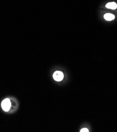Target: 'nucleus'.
Instances as JSON below:
<instances>
[{
    "mask_svg": "<svg viewBox=\"0 0 117 132\" xmlns=\"http://www.w3.org/2000/svg\"><path fill=\"white\" fill-rule=\"evenodd\" d=\"M11 105V104L10 99H8V98H6V99L3 100L1 103L2 107L5 112H8L10 110Z\"/></svg>",
    "mask_w": 117,
    "mask_h": 132,
    "instance_id": "nucleus-1",
    "label": "nucleus"
},
{
    "mask_svg": "<svg viewBox=\"0 0 117 132\" xmlns=\"http://www.w3.org/2000/svg\"><path fill=\"white\" fill-rule=\"evenodd\" d=\"M53 77L55 81L59 82L62 80L64 77V75L61 71H56L53 74Z\"/></svg>",
    "mask_w": 117,
    "mask_h": 132,
    "instance_id": "nucleus-2",
    "label": "nucleus"
},
{
    "mask_svg": "<svg viewBox=\"0 0 117 132\" xmlns=\"http://www.w3.org/2000/svg\"><path fill=\"white\" fill-rule=\"evenodd\" d=\"M106 7L109 9L116 10L117 8V4L116 2H109L106 5Z\"/></svg>",
    "mask_w": 117,
    "mask_h": 132,
    "instance_id": "nucleus-3",
    "label": "nucleus"
},
{
    "mask_svg": "<svg viewBox=\"0 0 117 132\" xmlns=\"http://www.w3.org/2000/svg\"><path fill=\"white\" fill-rule=\"evenodd\" d=\"M104 18L107 21H112L115 18V16L113 14H112L111 13H106L105 15H104Z\"/></svg>",
    "mask_w": 117,
    "mask_h": 132,
    "instance_id": "nucleus-4",
    "label": "nucleus"
},
{
    "mask_svg": "<svg viewBox=\"0 0 117 132\" xmlns=\"http://www.w3.org/2000/svg\"><path fill=\"white\" fill-rule=\"evenodd\" d=\"M81 132H89V130L88 129L86 128H82V129H81L80 131Z\"/></svg>",
    "mask_w": 117,
    "mask_h": 132,
    "instance_id": "nucleus-5",
    "label": "nucleus"
}]
</instances>
